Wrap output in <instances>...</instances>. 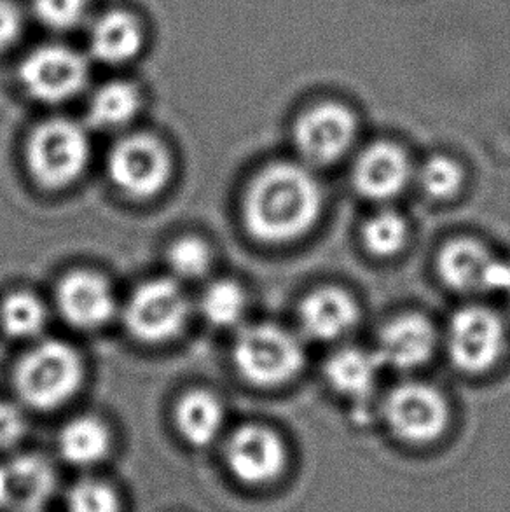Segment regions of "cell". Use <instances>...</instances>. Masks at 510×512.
I'll return each mask as SVG.
<instances>
[{
    "instance_id": "1",
    "label": "cell",
    "mask_w": 510,
    "mask_h": 512,
    "mask_svg": "<svg viewBox=\"0 0 510 512\" xmlns=\"http://www.w3.org/2000/svg\"><path fill=\"white\" fill-rule=\"evenodd\" d=\"M322 207V187L308 168L273 163L250 182L243 201V221L255 240L282 245L311 231Z\"/></svg>"
},
{
    "instance_id": "2",
    "label": "cell",
    "mask_w": 510,
    "mask_h": 512,
    "mask_svg": "<svg viewBox=\"0 0 510 512\" xmlns=\"http://www.w3.org/2000/svg\"><path fill=\"white\" fill-rule=\"evenodd\" d=\"M95 65L83 44L48 37L28 42L14 62V79L35 104L63 105L83 97L91 88Z\"/></svg>"
},
{
    "instance_id": "3",
    "label": "cell",
    "mask_w": 510,
    "mask_h": 512,
    "mask_svg": "<svg viewBox=\"0 0 510 512\" xmlns=\"http://www.w3.org/2000/svg\"><path fill=\"white\" fill-rule=\"evenodd\" d=\"M81 39L95 67L123 72L149 53L154 28L144 9L119 0L97 7Z\"/></svg>"
},
{
    "instance_id": "4",
    "label": "cell",
    "mask_w": 510,
    "mask_h": 512,
    "mask_svg": "<svg viewBox=\"0 0 510 512\" xmlns=\"http://www.w3.org/2000/svg\"><path fill=\"white\" fill-rule=\"evenodd\" d=\"M83 381V362L74 346L41 341L25 353L14 373L21 401L37 411H51L69 402Z\"/></svg>"
},
{
    "instance_id": "5",
    "label": "cell",
    "mask_w": 510,
    "mask_h": 512,
    "mask_svg": "<svg viewBox=\"0 0 510 512\" xmlns=\"http://www.w3.org/2000/svg\"><path fill=\"white\" fill-rule=\"evenodd\" d=\"M90 153V135L81 123L49 118L28 135L25 158L35 182L46 189H63L83 175Z\"/></svg>"
},
{
    "instance_id": "6",
    "label": "cell",
    "mask_w": 510,
    "mask_h": 512,
    "mask_svg": "<svg viewBox=\"0 0 510 512\" xmlns=\"http://www.w3.org/2000/svg\"><path fill=\"white\" fill-rule=\"evenodd\" d=\"M233 362L243 380L257 387H278L301 373L303 345L283 327L252 324L236 336Z\"/></svg>"
},
{
    "instance_id": "7",
    "label": "cell",
    "mask_w": 510,
    "mask_h": 512,
    "mask_svg": "<svg viewBox=\"0 0 510 512\" xmlns=\"http://www.w3.org/2000/svg\"><path fill=\"white\" fill-rule=\"evenodd\" d=\"M189 313V299L175 278H152L131 292L123 319L135 340L159 345L184 331Z\"/></svg>"
},
{
    "instance_id": "8",
    "label": "cell",
    "mask_w": 510,
    "mask_h": 512,
    "mask_svg": "<svg viewBox=\"0 0 510 512\" xmlns=\"http://www.w3.org/2000/svg\"><path fill=\"white\" fill-rule=\"evenodd\" d=\"M381 415L399 441L413 446L435 443L446 432L449 406L446 397L427 383L411 381L386 395Z\"/></svg>"
},
{
    "instance_id": "9",
    "label": "cell",
    "mask_w": 510,
    "mask_h": 512,
    "mask_svg": "<svg viewBox=\"0 0 510 512\" xmlns=\"http://www.w3.org/2000/svg\"><path fill=\"white\" fill-rule=\"evenodd\" d=\"M224 464L238 485L262 488L282 478L289 465L283 437L262 423H245L224 443Z\"/></svg>"
},
{
    "instance_id": "10",
    "label": "cell",
    "mask_w": 510,
    "mask_h": 512,
    "mask_svg": "<svg viewBox=\"0 0 510 512\" xmlns=\"http://www.w3.org/2000/svg\"><path fill=\"white\" fill-rule=\"evenodd\" d=\"M359 133V121L348 105L325 100L311 105L294 123V144L306 163L325 167L341 160Z\"/></svg>"
},
{
    "instance_id": "11",
    "label": "cell",
    "mask_w": 510,
    "mask_h": 512,
    "mask_svg": "<svg viewBox=\"0 0 510 512\" xmlns=\"http://www.w3.org/2000/svg\"><path fill=\"white\" fill-rule=\"evenodd\" d=\"M507 343L504 320L486 306L460 308L449 320V359L463 373H484L497 364Z\"/></svg>"
},
{
    "instance_id": "12",
    "label": "cell",
    "mask_w": 510,
    "mask_h": 512,
    "mask_svg": "<svg viewBox=\"0 0 510 512\" xmlns=\"http://www.w3.org/2000/svg\"><path fill=\"white\" fill-rule=\"evenodd\" d=\"M109 177L131 198L145 200L165 189L172 175V158L161 140L147 133L126 135L112 147Z\"/></svg>"
},
{
    "instance_id": "13",
    "label": "cell",
    "mask_w": 510,
    "mask_h": 512,
    "mask_svg": "<svg viewBox=\"0 0 510 512\" xmlns=\"http://www.w3.org/2000/svg\"><path fill=\"white\" fill-rule=\"evenodd\" d=\"M56 306L62 319L81 331H95L116 315V296L95 271H70L56 287Z\"/></svg>"
},
{
    "instance_id": "14",
    "label": "cell",
    "mask_w": 510,
    "mask_h": 512,
    "mask_svg": "<svg viewBox=\"0 0 510 512\" xmlns=\"http://www.w3.org/2000/svg\"><path fill=\"white\" fill-rule=\"evenodd\" d=\"M413 177L406 151L392 142H376L364 149L352 170L353 186L367 200L388 201L399 196Z\"/></svg>"
},
{
    "instance_id": "15",
    "label": "cell",
    "mask_w": 510,
    "mask_h": 512,
    "mask_svg": "<svg viewBox=\"0 0 510 512\" xmlns=\"http://www.w3.org/2000/svg\"><path fill=\"white\" fill-rule=\"evenodd\" d=\"M435 345L437 331L434 324L420 313H404L386 322L374 353L381 366L409 371L432 359Z\"/></svg>"
},
{
    "instance_id": "16",
    "label": "cell",
    "mask_w": 510,
    "mask_h": 512,
    "mask_svg": "<svg viewBox=\"0 0 510 512\" xmlns=\"http://www.w3.org/2000/svg\"><path fill=\"white\" fill-rule=\"evenodd\" d=\"M299 326L317 341H334L350 333L359 322L357 301L339 287H322L310 292L299 305Z\"/></svg>"
},
{
    "instance_id": "17",
    "label": "cell",
    "mask_w": 510,
    "mask_h": 512,
    "mask_svg": "<svg viewBox=\"0 0 510 512\" xmlns=\"http://www.w3.org/2000/svg\"><path fill=\"white\" fill-rule=\"evenodd\" d=\"M86 102V121L98 130H121L144 107V90L133 77L116 72L102 83L91 84Z\"/></svg>"
},
{
    "instance_id": "18",
    "label": "cell",
    "mask_w": 510,
    "mask_h": 512,
    "mask_svg": "<svg viewBox=\"0 0 510 512\" xmlns=\"http://www.w3.org/2000/svg\"><path fill=\"white\" fill-rule=\"evenodd\" d=\"M495 256L486 245L472 238L446 243L437 257L442 282L456 292L484 291L486 275Z\"/></svg>"
},
{
    "instance_id": "19",
    "label": "cell",
    "mask_w": 510,
    "mask_h": 512,
    "mask_svg": "<svg viewBox=\"0 0 510 512\" xmlns=\"http://www.w3.org/2000/svg\"><path fill=\"white\" fill-rule=\"evenodd\" d=\"M381 362L376 353L360 348H343L325 362V376L331 387L366 409L378 383Z\"/></svg>"
},
{
    "instance_id": "20",
    "label": "cell",
    "mask_w": 510,
    "mask_h": 512,
    "mask_svg": "<svg viewBox=\"0 0 510 512\" xmlns=\"http://www.w3.org/2000/svg\"><path fill=\"white\" fill-rule=\"evenodd\" d=\"M173 422L180 439L194 450H205L219 439L224 427L222 402L207 390H193L180 397Z\"/></svg>"
},
{
    "instance_id": "21",
    "label": "cell",
    "mask_w": 510,
    "mask_h": 512,
    "mask_svg": "<svg viewBox=\"0 0 510 512\" xmlns=\"http://www.w3.org/2000/svg\"><path fill=\"white\" fill-rule=\"evenodd\" d=\"M58 455L76 469H93L105 462L112 448L111 430L100 418L77 416L65 423L56 439Z\"/></svg>"
},
{
    "instance_id": "22",
    "label": "cell",
    "mask_w": 510,
    "mask_h": 512,
    "mask_svg": "<svg viewBox=\"0 0 510 512\" xmlns=\"http://www.w3.org/2000/svg\"><path fill=\"white\" fill-rule=\"evenodd\" d=\"M34 27L48 37L81 35L100 6L98 0H25Z\"/></svg>"
},
{
    "instance_id": "23",
    "label": "cell",
    "mask_w": 510,
    "mask_h": 512,
    "mask_svg": "<svg viewBox=\"0 0 510 512\" xmlns=\"http://www.w3.org/2000/svg\"><path fill=\"white\" fill-rule=\"evenodd\" d=\"M249 299L240 284L233 280H217L208 285L200 298V312L208 324L221 329L242 324Z\"/></svg>"
},
{
    "instance_id": "24",
    "label": "cell",
    "mask_w": 510,
    "mask_h": 512,
    "mask_svg": "<svg viewBox=\"0 0 510 512\" xmlns=\"http://www.w3.org/2000/svg\"><path fill=\"white\" fill-rule=\"evenodd\" d=\"M48 320L46 306L30 292H13L0 305V326L16 340L37 338Z\"/></svg>"
},
{
    "instance_id": "25",
    "label": "cell",
    "mask_w": 510,
    "mask_h": 512,
    "mask_svg": "<svg viewBox=\"0 0 510 512\" xmlns=\"http://www.w3.org/2000/svg\"><path fill=\"white\" fill-rule=\"evenodd\" d=\"M360 236L369 254L385 259L397 256L406 247L409 228L399 212L385 208L364 222Z\"/></svg>"
},
{
    "instance_id": "26",
    "label": "cell",
    "mask_w": 510,
    "mask_h": 512,
    "mask_svg": "<svg viewBox=\"0 0 510 512\" xmlns=\"http://www.w3.org/2000/svg\"><path fill=\"white\" fill-rule=\"evenodd\" d=\"M65 512H123L118 486L97 476L76 479L63 495Z\"/></svg>"
},
{
    "instance_id": "27",
    "label": "cell",
    "mask_w": 510,
    "mask_h": 512,
    "mask_svg": "<svg viewBox=\"0 0 510 512\" xmlns=\"http://www.w3.org/2000/svg\"><path fill=\"white\" fill-rule=\"evenodd\" d=\"M166 264L177 282L200 280L212 266V250L198 236H182L166 250Z\"/></svg>"
},
{
    "instance_id": "28",
    "label": "cell",
    "mask_w": 510,
    "mask_h": 512,
    "mask_svg": "<svg viewBox=\"0 0 510 512\" xmlns=\"http://www.w3.org/2000/svg\"><path fill=\"white\" fill-rule=\"evenodd\" d=\"M463 170L458 161L449 156L428 158L416 173L421 191L432 200L444 201L453 198L462 189Z\"/></svg>"
},
{
    "instance_id": "29",
    "label": "cell",
    "mask_w": 510,
    "mask_h": 512,
    "mask_svg": "<svg viewBox=\"0 0 510 512\" xmlns=\"http://www.w3.org/2000/svg\"><path fill=\"white\" fill-rule=\"evenodd\" d=\"M32 28L25 0H0V58L18 56Z\"/></svg>"
},
{
    "instance_id": "30",
    "label": "cell",
    "mask_w": 510,
    "mask_h": 512,
    "mask_svg": "<svg viewBox=\"0 0 510 512\" xmlns=\"http://www.w3.org/2000/svg\"><path fill=\"white\" fill-rule=\"evenodd\" d=\"M25 413L9 402H0V451H11L20 446L27 436Z\"/></svg>"
},
{
    "instance_id": "31",
    "label": "cell",
    "mask_w": 510,
    "mask_h": 512,
    "mask_svg": "<svg viewBox=\"0 0 510 512\" xmlns=\"http://www.w3.org/2000/svg\"><path fill=\"white\" fill-rule=\"evenodd\" d=\"M505 298H507V301H509V308H510V291L505 294Z\"/></svg>"
}]
</instances>
